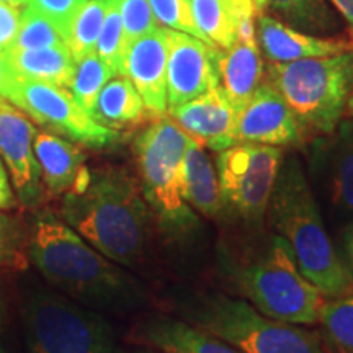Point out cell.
Segmentation results:
<instances>
[{
	"label": "cell",
	"instance_id": "cell-1",
	"mask_svg": "<svg viewBox=\"0 0 353 353\" xmlns=\"http://www.w3.org/2000/svg\"><path fill=\"white\" fill-rule=\"evenodd\" d=\"M28 259L61 294L95 311H125L143 301L138 281L100 254L59 213L43 208L28 226Z\"/></svg>",
	"mask_w": 353,
	"mask_h": 353
},
{
	"label": "cell",
	"instance_id": "cell-2",
	"mask_svg": "<svg viewBox=\"0 0 353 353\" xmlns=\"http://www.w3.org/2000/svg\"><path fill=\"white\" fill-rule=\"evenodd\" d=\"M59 216L118 265L143 260L151 239L152 213L138 179L123 167H85L63 195Z\"/></svg>",
	"mask_w": 353,
	"mask_h": 353
},
{
	"label": "cell",
	"instance_id": "cell-3",
	"mask_svg": "<svg viewBox=\"0 0 353 353\" xmlns=\"http://www.w3.org/2000/svg\"><path fill=\"white\" fill-rule=\"evenodd\" d=\"M267 213L278 236L290 245L299 270L325 298L353 294L350 273L334 249L296 157L281 162Z\"/></svg>",
	"mask_w": 353,
	"mask_h": 353
},
{
	"label": "cell",
	"instance_id": "cell-4",
	"mask_svg": "<svg viewBox=\"0 0 353 353\" xmlns=\"http://www.w3.org/2000/svg\"><path fill=\"white\" fill-rule=\"evenodd\" d=\"M190 136L170 117H161L134 141L138 182L162 231L185 237L200 219L182 195V162Z\"/></svg>",
	"mask_w": 353,
	"mask_h": 353
},
{
	"label": "cell",
	"instance_id": "cell-5",
	"mask_svg": "<svg viewBox=\"0 0 353 353\" xmlns=\"http://www.w3.org/2000/svg\"><path fill=\"white\" fill-rule=\"evenodd\" d=\"M307 134L327 136L345 114L353 92V51L293 63H270L268 81Z\"/></svg>",
	"mask_w": 353,
	"mask_h": 353
},
{
	"label": "cell",
	"instance_id": "cell-6",
	"mask_svg": "<svg viewBox=\"0 0 353 353\" xmlns=\"http://www.w3.org/2000/svg\"><path fill=\"white\" fill-rule=\"evenodd\" d=\"M185 319L242 353H327L317 332L272 319L244 299L226 294L196 298L185 309Z\"/></svg>",
	"mask_w": 353,
	"mask_h": 353
},
{
	"label": "cell",
	"instance_id": "cell-7",
	"mask_svg": "<svg viewBox=\"0 0 353 353\" xmlns=\"http://www.w3.org/2000/svg\"><path fill=\"white\" fill-rule=\"evenodd\" d=\"M28 353H121L112 324L64 294L33 288L21 304Z\"/></svg>",
	"mask_w": 353,
	"mask_h": 353
},
{
	"label": "cell",
	"instance_id": "cell-8",
	"mask_svg": "<svg viewBox=\"0 0 353 353\" xmlns=\"http://www.w3.org/2000/svg\"><path fill=\"white\" fill-rule=\"evenodd\" d=\"M236 281L257 311L288 324H317L327 299L303 275L281 236L272 237L267 252L237 270Z\"/></svg>",
	"mask_w": 353,
	"mask_h": 353
},
{
	"label": "cell",
	"instance_id": "cell-9",
	"mask_svg": "<svg viewBox=\"0 0 353 353\" xmlns=\"http://www.w3.org/2000/svg\"><path fill=\"white\" fill-rule=\"evenodd\" d=\"M283 162L281 149L265 144L237 143L216 159L223 213H231L260 226L268 211L278 172Z\"/></svg>",
	"mask_w": 353,
	"mask_h": 353
},
{
	"label": "cell",
	"instance_id": "cell-10",
	"mask_svg": "<svg viewBox=\"0 0 353 353\" xmlns=\"http://www.w3.org/2000/svg\"><path fill=\"white\" fill-rule=\"evenodd\" d=\"M6 100L39 126L85 148L107 149L120 141V132L95 123L68 88L54 83L12 76Z\"/></svg>",
	"mask_w": 353,
	"mask_h": 353
},
{
	"label": "cell",
	"instance_id": "cell-11",
	"mask_svg": "<svg viewBox=\"0 0 353 353\" xmlns=\"http://www.w3.org/2000/svg\"><path fill=\"white\" fill-rule=\"evenodd\" d=\"M34 134L37 128L21 110L7 100L0 101V159L17 201L30 210H37L46 196L33 149Z\"/></svg>",
	"mask_w": 353,
	"mask_h": 353
},
{
	"label": "cell",
	"instance_id": "cell-12",
	"mask_svg": "<svg viewBox=\"0 0 353 353\" xmlns=\"http://www.w3.org/2000/svg\"><path fill=\"white\" fill-rule=\"evenodd\" d=\"M221 51L192 34L169 30L167 112L219 85Z\"/></svg>",
	"mask_w": 353,
	"mask_h": 353
},
{
	"label": "cell",
	"instance_id": "cell-13",
	"mask_svg": "<svg viewBox=\"0 0 353 353\" xmlns=\"http://www.w3.org/2000/svg\"><path fill=\"white\" fill-rule=\"evenodd\" d=\"M304 130L288 103L270 82H262L255 94L237 112L234 138L236 143L296 145L304 139Z\"/></svg>",
	"mask_w": 353,
	"mask_h": 353
},
{
	"label": "cell",
	"instance_id": "cell-14",
	"mask_svg": "<svg viewBox=\"0 0 353 353\" xmlns=\"http://www.w3.org/2000/svg\"><path fill=\"white\" fill-rule=\"evenodd\" d=\"M167 54L169 30L157 26L128 46L121 76L134 85L149 114L161 118L167 113Z\"/></svg>",
	"mask_w": 353,
	"mask_h": 353
},
{
	"label": "cell",
	"instance_id": "cell-15",
	"mask_svg": "<svg viewBox=\"0 0 353 353\" xmlns=\"http://www.w3.org/2000/svg\"><path fill=\"white\" fill-rule=\"evenodd\" d=\"M167 113L190 138L198 141L203 148L221 152L237 144L234 138L237 110L221 85L210 88L203 95L185 101L179 107L170 108Z\"/></svg>",
	"mask_w": 353,
	"mask_h": 353
},
{
	"label": "cell",
	"instance_id": "cell-16",
	"mask_svg": "<svg viewBox=\"0 0 353 353\" xmlns=\"http://www.w3.org/2000/svg\"><path fill=\"white\" fill-rule=\"evenodd\" d=\"M312 152L332 205L353 213V118L342 120L330 134L321 136Z\"/></svg>",
	"mask_w": 353,
	"mask_h": 353
},
{
	"label": "cell",
	"instance_id": "cell-17",
	"mask_svg": "<svg viewBox=\"0 0 353 353\" xmlns=\"http://www.w3.org/2000/svg\"><path fill=\"white\" fill-rule=\"evenodd\" d=\"M132 341L161 353H242L187 321L152 316L132 329Z\"/></svg>",
	"mask_w": 353,
	"mask_h": 353
},
{
	"label": "cell",
	"instance_id": "cell-18",
	"mask_svg": "<svg viewBox=\"0 0 353 353\" xmlns=\"http://www.w3.org/2000/svg\"><path fill=\"white\" fill-rule=\"evenodd\" d=\"M257 43L270 63H293L309 57H325L353 51V41L337 38H317L290 28L270 15H260Z\"/></svg>",
	"mask_w": 353,
	"mask_h": 353
},
{
	"label": "cell",
	"instance_id": "cell-19",
	"mask_svg": "<svg viewBox=\"0 0 353 353\" xmlns=\"http://www.w3.org/2000/svg\"><path fill=\"white\" fill-rule=\"evenodd\" d=\"M41 182L46 195L63 196L77 182L85 169V154L72 141L54 132L37 131L33 139Z\"/></svg>",
	"mask_w": 353,
	"mask_h": 353
},
{
	"label": "cell",
	"instance_id": "cell-20",
	"mask_svg": "<svg viewBox=\"0 0 353 353\" xmlns=\"http://www.w3.org/2000/svg\"><path fill=\"white\" fill-rule=\"evenodd\" d=\"M219 85L237 112L263 82V61L257 39L239 41L221 51L218 61Z\"/></svg>",
	"mask_w": 353,
	"mask_h": 353
},
{
	"label": "cell",
	"instance_id": "cell-21",
	"mask_svg": "<svg viewBox=\"0 0 353 353\" xmlns=\"http://www.w3.org/2000/svg\"><path fill=\"white\" fill-rule=\"evenodd\" d=\"M182 195L188 206L206 218L223 213L216 165L205 148L190 138L182 162Z\"/></svg>",
	"mask_w": 353,
	"mask_h": 353
},
{
	"label": "cell",
	"instance_id": "cell-22",
	"mask_svg": "<svg viewBox=\"0 0 353 353\" xmlns=\"http://www.w3.org/2000/svg\"><path fill=\"white\" fill-rule=\"evenodd\" d=\"M148 114L144 101L130 79L114 76L100 90L90 117L108 130L123 131L141 125Z\"/></svg>",
	"mask_w": 353,
	"mask_h": 353
},
{
	"label": "cell",
	"instance_id": "cell-23",
	"mask_svg": "<svg viewBox=\"0 0 353 353\" xmlns=\"http://www.w3.org/2000/svg\"><path fill=\"white\" fill-rule=\"evenodd\" d=\"M7 57L13 76L54 83L64 88H69L76 70V59L65 44L41 50L8 51Z\"/></svg>",
	"mask_w": 353,
	"mask_h": 353
},
{
	"label": "cell",
	"instance_id": "cell-24",
	"mask_svg": "<svg viewBox=\"0 0 353 353\" xmlns=\"http://www.w3.org/2000/svg\"><path fill=\"white\" fill-rule=\"evenodd\" d=\"M239 0H190L193 20L205 43L226 51L237 39Z\"/></svg>",
	"mask_w": 353,
	"mask_h": 353
},
{
	"label": "cell",
	"instance_id": "cell-25",
	"mask_svg": "<svg viewBox=\"0 0 353 353\" xmlns=\"http://www.w3.org/2000/svg\"><path fill=\"white\" fill-rule=\"evenodd\" d=\"M110 0H85L70 26L65 46L76 61L95 51Z\"/></svg>",
	"mask_w": 353,
	"mask_h": 353
},
{
	"label": "cell",
	"instance_id": "cell-26",
	"mask_svg": "<svg viewBox=\"0 0 353 353\" xmlns=\"http://www.w3.org/2000/svg\"><path fill=\"white\" fill-rule=\"evenodd\" d=\"M112 77H114L112 70L94 51L83 56L82 59L76 61V70H74V77L68 90L72 95V99L77 101L79 107L83 112L92 114L97 97Z\"/></svg>",
	"mask_w": 353,
	"mask_h": 353
},
{
	"label": "cell",
	"instance_id": "cell-27",
	"mask_svg": "<svg viewBox=\"0 0 353 353\" xmlns=\"http://www.w3.org/2000/svg\"><path fill=\"white\" fill-rule=\"evenodd\" d=\"M319 322L335 352L353 353V294L325 299Z\"/></svg>",
	"mask_w": 353,
	"mask_h": 353
},
{
	"label": "cell",
	"instance_id": "cell-28",
	"mask_svg": "<svg viewBox=\"0 0 353 353\" xmlns=\"http://www.w3.org/2000/svg\"><path fill=\"white\" fill-rule=\"evenodd\" d=\"M95 52L108 65L113 76H121L126 54V44L125 38H123L120 0H110L99 39H97Z\"/></svg>",
	"mask_w": 353,
	"mask_h": 353
},
{
	"label": "cell",
	"instance_id": "cell-29",
	"mask_svg": "<svg viewBox=\"0 0 353 353\" xmlns=\"http://www.w3.org/2000/svg\"><path fill=\"white\" fill-rule=\"evenodd\" d=\"M28 263V226L0 210V267L25 270Z\"/></svg>",
	"mask_w": 353,
	"mask_h": 353
},
{
	"label": "cell",
	"instance_id": "cell-30",
	"mask_svg": "<svg viewBox=\"0 0 353 353\" xmlns=\"http://www.w3.org/2000/svg\"><path fill=\"white\" fill-rule=\"evenodd\" d=\"M59 44H65L64 38L50 20L44 19L41 13L33 10L32 7L26 6L21 8L20 28L10 51L41 50V48L59 46Z\"/></svg>",
	"mask_w": 353,
	"mask_h": 353
},
{
	"label": "cell",
	"instance_id": "cell-31",
	"mask_svg": "<svg viewBox=\"0 0 353 353\" xmlns=\"http://www.w3.org/2000/svg\"><path fill=\"white\" fill-rule=\"evenodd\" d=\"M149 3H151L152 13L159 25L165 26L167 30H174V32L192 34V37L205 41L200 30L196 28L195 20H193L190 0H149Z\"/></svg>",
	"mask_w": 353,
	"mask_h": 353
},
{
	"label": "cell",
	"instance_id": "cell-32",
	"mask_svg": "<svg viewBox=\"0 0 353 353\" xmlns=\"http://www.w3.org/2000/svg\"><path fill=\"white\" fill-rule=\"evenodd\" d=\"M120 15L126 50L132 41L159 26L149 0H120Z\"/></svg>",
	"mask_w": 353,
	"mask_h": 353
},
{
	"label": "cell",
	"instance_id": "cell-33",
	"mask_svg": "<svg viewBox=\"0 0 353 353\" xmlns=\"http://www.w3.org/2000/svg\"><path fill=\"white\" fill-rule=\"evenodd\" d=\"M83 2L85 0H30L28 7H32L33 10L41 13L44 19L50 20L65 43L72 21Z\"/></svg>",
	"mask_w": 353,
	"mask_h": 353
},
{
	"label": "cell",
	"instance_id": "cell-34",
	"mask_svg": "<svg viewBox=\"0 0 353 353\" xmlns=\"http://www.w3.org/2000/svg\"><path fill=\"white\" fill-rule=\"evenodd\" d=\"M21 8L8 6L0 0V51H10L20 28Z\"/></svg>",
	"mask_w": 353,
	"mask_h": 353
},
{
	"label": "cell",
	"instance_id": "cell-35",
	"mask_svg": "<svg viewBox=\"0 0 353 353\" xmlns=\"http://www.w3.org/2000/svg\"><path fill=\"white\" fill-rule=\"evenodd\" d=\"M267 6L293 19H304L316 7V0H267Z\"/></svg>",
	"mask_w": 353,
	"mask_h": 353
},
{
	"label": "cell",
	"instance_id": "cell-36",
	"mask_svg": "<svg viewBox=\"0 0 353 353\" xmlns=\"http://www.w3.org/2000/svg\"><path fill=\"white\" fill-rule=\"evenodd\" d=\"M17 196L12 188L10 176L7 174L6 165H3L2 159H0V210L2 211H12L17 208Z\"/></svg>",
	"mask_w": 353,
	"mask_h": 353
},
{
	"label": "cell",
	"instance_id": "cell-37",
	"mask_svg": "<svg viewBox=\"0 0 353 353\" xmlns=\"http://www.w3.org/2000/svg\"><path fill=\"white\" fill-rule=\"evenodd\" d=\"M12 76L13 74H12L10 64H8L7 52L0 51V101L6 100V92Z\"/></svg>",
	"mask_w": 353,
	"mask_h": 353
},
{
	"label": "cell",
	"instance_id": "cell-38",
	"mask_svg": "<svg viewBox=\"0 0 353 353\" xmlns=\"http://www.w3.org/2000/svg\"><path fill=\"white\" fill-rule=\"evenodd\" d=\"M343 265L347 267L353 281V224L343 234Z\"/></svg>",
	"mask_w": 353,
	"mask_h": 353
},
{
	"label": "cell",
	"instance_id": "cell-39",
	"mask_svg": "<svg viewBox=\"0 0 353 353\" xmlns=\"http://www.w3.org/2000/svg\"><path fill=\"white\" fill-rule=\"evenodd\" d=\"M6 325H7V307H6V301H3L2 286H0V353H7Z\"/></svg>",
	"mask_w": 353,
	"mask_h": 353
},
{
	"label": "cell",
	"instance_id": "cell-40",
	"mask_svg": "<svg viewBox=\"0 0 353 353\" xmlns=\"http://www.w3.org/2000/svg\"><path fill=\"white\" fill-rule=\"evenodd\" d=\"M330 2L353 30V0H330Z\"/></svg>",
	"mask_w": 353,
	"mask_h": 353
},
{
	"label": "cell",
	"instance_id": "cell-41",
	"mask_svg": "<svg viewBox=\"0 0 353 353\" xmlns=\"http://www.w3.org/2000/svg\"><path fill=\"white\" fill-rule=\"evenodd\" d=\"M2 2L8 3V6H13V7H19V8H25L28 6L30 0H2Z\"/></svg>",
	"mask_w": 353,
	"mask_h": 353
},
{
	"label": "cell",
	"instance_id": "cell-42",
	"mask_svg": "<svg viewBox=\"0 0 353 353\" xmlns=\"http://www.w3.org/2000/svg\"><path fill=\"white\" fill-rule=\"evenodd\" d=\"M345 114H348V118H353V92H352L350 99H348V101H347Z\"/></svg>",
	"mask_w": 353,
	"mask_h": 353
},
{
	"label": "cell",
	"instance_id": "cell-43",
	"mask_svg": "<svg viewBox=\"0 0 353 353\" xmlns=\"http://www.w3.org/2000/svg\"><path fill=\"white\" fill-rule=\"evenodd\" d=\"M254 3H255V6H257V8L267 7V0H254Z\"/></svg>",
	"mask_w": 353,
	"mask_h": 353
},
{
	"label": "cell",
	"instance_id": "cell-44",
	"mask_svg": "<svg viewBox=\"0 0 353 353\" xmlns=\"http://www.w3.org/2000/svg\"><path fill=\"white\" fill-rule=\"evenodd\" d=\"M139 353H161V352H156V350H151V348H149L148 352H139Z\"/></svg>",
	"mask_w": 353,
	"mask_h": 353
}]
</instances>
